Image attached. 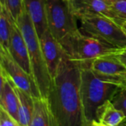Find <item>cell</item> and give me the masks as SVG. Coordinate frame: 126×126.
<instances>
[{"label": "cell", "instance_id": "cell-14", "mask_svg": "<svg viewBox=\"0 0 126 126\" xmlns=\"http://www.w3.org/2000/svg\"><path fill=\"white\" fill-rule=\"evenodd\" d=\"M29 126H57L47 99L34 98V108Z\"/></svg>", "mask_w": 126, "mask_h": 126}, {"label": "cell", "instance_id": "cell-21", "mask_svg": "<svg viewBox=\"0 0 126 126\" xmlns=\"http://www.w3.org/2000/svg\"><path fill=\"white\" fill-rule=\"evenodd\" d=\"M0 126H21L18 121L0 108Z\"/></svg>", "mask_w": 126, "mask_h": 126}, {"label": "cell", "instance_id": "cell-15", "mask_svg": "<svg viewBox=\"0 0 126 126\" xmlns=\"http://www.w3.org/2000/svg\"><path fill=\"white\" fill-rule=\"evenodd\" d=\"M13 87L18 97V123L21 126H29L34 108V97L18 88L14 83Z\"/></svg>", "mask_w": 126, "mask_h": 126}, {"label": "cell", "instance_id": "cell-17", "mask_svg": "<svg viewBox=\"0 0 126 126\" xmlns=\"http://www.w3.org/2000/svg\"><path fill=\"white\" fill-rule=\"evenodd\" d=\"M16 21L8 7L0 4V46L8 48L10 35Z\"/></svg>", "mask_w": 126, "mask_h": 126}, {"label": "cell", "instance_id": "cell-12", "mask_svg": "<svg viewBox=\"0 0 126 126\" xmlns=\"http://www.w3.org/2000/svg\"><path fill=\"white\" fill-rule=\"evenodd\" d=\"M0 108L18 122V97L14 89L13 81L2 68H1Z\"/></svg>", "mask_w": 126, "mask_h": 126}, {"label": "cell", "instance_id": "cell-9", "mask_svg": "<svg viewBox=\"0 0 126 126\" xmlns=\"http://www.w3.org/2000/svg\"><path fill=\"white\" fill-rule=\"evenodd\" d=\"M39 40L52 79L55 75L59 65L66 52L61 44L53 36L49 29L39 37Z\"/></svg>", "mask_w": 126, "mask_h": 126}, {"label": "cell", "instance_id": "cell-23", "mask_svg": "<svg viewBox=\"0 0 126 126\" xmlns=\"http://www.w3.org/2000/svg\"><path fill=\"white\" fill-rule=\"evenodd\" d=\"M87 126H107V125H106V124H104V123H101V122H100V121H98V120H94V121H92V122H91L89 125Z\"/></svg>", "mask_w": 126, "mask_h": 126}, {"label": "cell", "instance_id": "cell-18", "mask_svg": "<svg viewBox=\"0 0 126 126\" xmlns=\"http://www.w3.org/2000/svg\"><path fill=\"white\" fill-rule=\"evenodd\" d=\"M114 105L126 117V87L120 88L111 100Z\"/></svg>", "mask_w": 126, "mask_h": 126}, {"label": "cell", "instance_id": "cell-5", "mask_svg": "<svg viewBox=\"0 0 126 126\" xmlns=\"http://www.w3.org/2000/svg\"><path fill=\"white\" fill-rule=\"evenodd\" d=\"M69 58L78 62H92L101 56L116 54L120 50L80 30L71 36L62 45Z\"/></svg>", "mask_w": 126, "mask_h": 126}, {"label": "cell", "instance_id": "cell-11", "mask_svg": "<svg viewBox=\"0 0 126 126\" xmlns=\"http://www.w3.org/2000/svg\"><path fill=\"white\" fill-rule=\"evenodd\" d=\"M7 49L14 60L34 79L27 45L17 23L12 30Z\"/></svg>", "mask_w": 126, "mask_h": 126}, {"label": "cell", "instance_id": "cell-4", "mask_svg": "<svg viewBox=\"0 0 126 126\" xmlns=\"http://www.w3.org/2000/svg\"><path fill=\"white\" fill-rule=\"evenodd\" d=\"M80 30L85 35L98 39L117 48H126V35L122 27L103 15L84 14L76 18Z\"/></svg>", "mask_w": 126, "mask_h": 126}, {"label": "cell", "instance_id": "cell-20", "mask_svg": "<svg viewBox=\"0 0 126 126\" xmlns=\"http://www.w3.org/2000/svg\"><path fill=\"white\" fill-rule=\"evenodd\" d=\"M6 6L16 20L25 10L23 0H6Z\"/></svg>", "mask_w": 126, "mask_h": 126}, {"label": "cell", "instance_id": "cell-24", "mask_svg": "<svg viewBox=\"0 0 126 126\" xmlns=\"http://www.w3.org/2000/svg\"><path fill=\"white\" fill-rule=\"evenodd\" d=\"M121 27H122V28H123V31L125 32V33H126V22H124L122 24Z\"/></svg>", "mask_w": 126, "mask_h": 126}, {"label": "cell", "instance_id": "cell-22", "mask_svg": "<svg viewBox=\"0 0 126 126\" xmlns=\"http://www.w3.org/2000/svg\"><path fill=\"white\" fill-rule=\"evenodd\" d=\"M116 56L126 67V48L120 50L117 53H116Z\"/></svg>", "mask_w": 126, "mask_h": 126}, {"label": "cell", "instance_id": "cell-27", "mask_svg": "<svg viewBox=\"0 0 126 126\" xmlns=\"http://www.w3.org/2000/svg\"><path fill=\"white\" fill-rule=\"evenodd\" d=\"M126 126V124H125V123H122L120 126Z\"/></svg>", "mask_w": 126, "mask_h": 126}, {"label": "cell", "instance_id": "cell-19", "mask_svg": "<svg viewBox=\"0 0 126 126\" xmlns=\"http://www.w3.org/2000/svg\"><path fill=\"white\" fill-rule=\"evenodd\" d=\"M111 9L120 22V25L126 21V0H118L111 4Z\"/></svg>", "mask_w": 126, "mask_h": 126}, {"label": "cell", "instance_id": "cell-1", "mask_svg": "<svg viewBox=\"0 0 126 126\" xmlns=\"http://www.w3.org/2000/svg\"><path fill=\"white\" fill-rule=\"evenodd\" d=\"M81 64L63 56L51 79L47 100L57 126H86L81 95Z\"/></svg>", "mask_w": 126, "mask_h": 126}, {"label": "cell", "instance_id": "cell-25", "mask_svg": "<svg viewBox=\"0 0 126 126\" xmlns=\"http://www.w3.org/2000/svg\"><path fill=\"white\" fill-rule=\"evenodd\" d=\"M105 1H106L107 2L111 4V3H113V2H114V1H118V0H105Z\"/></svg>", "mask_w": 126, "mask_h": 126}, {"label": "cell", "instance_id": "cell-16", "mask_svg": "<svg viewBox=\"0 0 126 126\" xmlns=\"http://www.w3.org/2000/svg\"><path fill=\"white\" fill-rule=\"evenodd\" d=\"M126 118V115L111 100L106 101L97 111V120L109 126H120Z\"/></svg>", "mask_w": 126, "mask_h": 126}, {"label": "cell", "instance_id": "cell-10", "mask_svg": "<svg viewBox=\"0 0 126 126\" xmlns=\"http://www.w3.org/2000/svg\"><path fill=\"white\" fill-rule=\"evenodd\" d=\"M71 10L77 18L84 14H97L109 17L117 24L119 20L111 9L110 3L105 0H68ZM121 26V25H120Z\"/></svg>", "mask_w": 126, "mask_h": 126}, {"label": "cell", "instance_id": "cell-2", "mask_svg": "<svg viewBox=\"0 0 126 126\" xmlns=\"http://www.w3.org/2000/svg\"><path fill=\"white\" fill-rule=\"evenodd\" d=\"M91 62H80V95L84 119L88 126L97 120V111L100 106L111 100L120 87L117 85L98 78L90 67Z\"/></svg>", "mask_w": 126, "mask_h": 126}, {"label": "cell", "instance_id": "cell-8", "mask_svg": "<svg viewBox=\"0 0 126 126\" xmlns=\"http://www.w3.org/2000/svg\"><path fill=\"white\" fill-rule=\"evenodd\" d=\"M90 67L100 79L114 83L121 88L126 87V67L116 54L95 59L90 62Z\"/></svg>", "mask_w": 126, "mask_h": 126}, {"label": "cell", "instance_id": "cell-13", "mask_svg": "<svg viewBox=\"0 0 126 126\" xmlns=\"http://www.w3.org/2000/svg\"><path fill=\"white\" fill-rule=\"evenodd\" d=\"M25 11L30 17L38 37L47 29V0H23Z\"/></svg>", "mask_w": 126, "mask_h": 126}, {"label": "cell", "instance_id": "cell-7", "mask_svg": "<svg viewBox=\"0 0 126 126\" xmlns=\"http://www.w3.org/2000/svg\"><path fill=\"white\" fill-rule=\"evenodd\" d=\"M0 56L1 68L4 71L16 86L34 98H41L38 88L32 77L14 60L7 48H1Z\"/></svg>", "mask_w": 126, "mask_h": 126}, {"label": "cell", "instance_id": "cell-3", "mask_svg": "<svg viewBox=\"0 0 126 126\" xmlns=\"http://www.w3.org/2000/svg\"><path fill=\"white\" fill-rule=\"evenodd\" d=\"M16 21L27 45L35 84L41 97L47 99L50 86L51 76L43 54L39 37L30 17L25 10Z\"/></svg>", "mask_w": 126, "mask_h": 126}, {"label": "cell", "instance_id": "cell-28", "mask_svg": "<svg viewBox=\"0 0 126 126\" xmlns=\"http://www.w3.org/2000/svg\"><path fill=\"white\" fill-rule=\"evenodd\" d=\"M123 123H125V124H126V118L124 120V121H123Z\"/></svg>", "mask_w": 126, "mask_h": 126}, {"label": "cell", "instance_id": "cell-6", "mask_svg": "<svg viewBox=\"0 0 126 126\" xmlns=\"http://www.w3.org/2000/svg\"><path fill=\"white\" fill-rule=\"evenodd\" d=\"M46 7L48 29L63 45L71 36L80 30L77 19L68 0H47Z\"/></svg>", "mask_w": 126, "mask_h": 126}, {"label": "cell", "instance_id": "cell-26", "mask_svg": "<svg viewBox=\"0 0 126 126\" xmlns=\"http://www.w3.org/2000/svg\"><path fill=\"white\" fill-rule=\"evenodd\" d=\"M0 4L6 5V0H0Z\"/></svg>", "mask_w": 126, "mask_h": 126}]
</instances>
